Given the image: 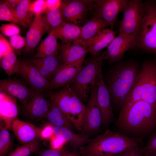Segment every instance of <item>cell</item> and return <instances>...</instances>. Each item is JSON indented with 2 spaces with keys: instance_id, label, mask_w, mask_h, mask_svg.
<instances>
[{
  "instance_id": "41",
  "label": "cell",
  "mask_w": 156,
  "mask_h": 156,
  "mask_svg": "<svg viewBox=\"0 0 156 156\" xmlns=\"http://www.w3.org/2000/svg\"><path fill=\"white\" fill-rule=\"evenodd\" d=\"M53 134V127L50 125H47L42 130L41 138L45 139H48L51 137Z\"/></svg>"
},
{
  "instance_id": "18",
  "label": "cell",
  "mask_w": 156,
  "mask_h": 156,
  "mask_svg": "<svg viewBox=\"0 0 156 156\" xmlns=\"http://www.w3.org/2000/svg\"><path fill=\"white\" fill-rule=\"evenodd\" d=\"M84 60L64 65L60 68L49 81L51 89L64 86L69 83L81 69Z\"/></svg>"
},
{
  "instance_id": "47",
  "label": "cell",
  "mask_w": 156,
  "mask_h": 156,
  "mask_svg": "<svg viewBox=\"0 0 156 156\" xmlns=\"http://www.w3.org/2000/svg\"></svg>"
},
{
  "instance_id": "14",
  "label": "cell",
  "mask_w": 156,
  "mask_h": 156,
  "mask_svg": "<svg viewBox=\"0 0 156 156\" xmlns=\"http://www.w3.org/2000/svg\"><path fill=\"white\" fill-rule=\"evenodd\" d=\"M50 28L44 16L35 15L26 34V44L23 51L27 53L33 51L40 42L42 36L49 32Z\"/></svg>"
},
{
  "instance_id": "20",
  "label": "cell",
  "mask_w": 156,
  "mask_h": 156,
  "mask_svg": "<svg viewBox=\"0 0 156 156\" xmlns=\"http://www.w3.org/2000/svg\"><path fill=\"white\" fill-rule=\"evenodd\" d=\"M11 129L19 142L23 145L38 140L41 137V129L18 118L14 121Z\"/></svg>"
},
{
  "instance_id": "17",
  "label": "cell",
  "mask_w": 156,
  "mask_h": 156,
  "mask_svg": "<svg viewBox=\"0 0 156 156\" xmlns=\"http://www.w3.org/2000/svg\"><path fill=\"white\" fill-rule=\"evenodd\" d=\"M90 1H62L60 8L64 22L76 25L83 19L87 11L86 4Z\"/></svg>"
},
{
  "instance_id": "3",
  "label": "cell",
  "mask_w": 156,
  "mask_h": 156,
  "mask_svg": "<svg viewBox=\"0 0 156 156\" xmlns=\"http://www.w3.org/2000/svg\"><path fill=\"white\" fill-rule=\"evenodd\" d=\"M141 139L129 137L107 129L101 134L80 147L81 156H115L139 147Z\"/></svg>"
},
{
  "instance_id": "10",
  "label": "cell",
  "mask_w": 156,
  "mask_h": 156,
  "mask_svg": "<svg viewBox=\"0 0 156 156\" xmlns=\"http://www.w3.org/2000/svg\"><path fill=\"white\" fill-rule=\"evenodd\" d=\"M127 0H105L94 1L92 6L96 11V14L107 23L112 28L117 17L127 5Z\"/></svg>"
},
{
  "instance_id": "43",
  "label": "cell",
  "mask_w": 156,
  "mask_h": 156,
  "mask_svg": "<svg viewBox=\"0 0 156 156\" xmlns=\"http://www.w3.org/2000/svg\"><path fill=\"white\" fill-rule=\"evenodd\" d=\"M64 142V141L55 135L54 136L51 137V144L52 149H59V148L62 145Z\"/></svg>"
},
{
  "instance_id": "15",
  "label": "cell",
  "mask_w": 156,
  "mask_h": 156,
  "mask_svg": "<svg viewBox=\"0 0 156 156\" xmlns=\"http://www.w3.org/2000/svg\"><path fill=\"white\" fill-rule=\"evenodd\" d=\"M0 91L17 98L22 104L38 92L32 90L18 80L10 78L0 80Z\"/></svg>"
},
{
  "instance_id": "44",
  "label": "cell",
  "mask_w": 156,
  "mask_h": 156,
  "mask_svg": "<svg viewBox=\"0 0 156 156\" xmlns=\"http://www.w3.org/2000/svg\"><path fill=\"white\" fill-rule=\"evenodd\" d=\"M21 1V0H4L3 1L15 14L16 8Z\"/></svg>"
},
{
  "instance_id": "35",
  "label": "cell",
  "mask_w": 156,
  "mask_h": 156,
  "mask_svg": "<svg viewBox=\"0 0 156 156\" xmlns=\"http://www.w3.org/2000/svg\"><path fill=\"white\" fill-rule=\"evenodd\" d=\"M141 149L143 156H156V131L150 135L146 144Z\"/></svg>"
},
{
  "instance_id": "31",
  "label": "cell",
  "mask_w": 156,
  "mask_h": 156,
  "mask_svg": "<svg viewBox=\"0 0 156 156\" xmlns=\"http://www.w3.org/2000/svg\"><path fill=\"white\" fill-rule=\"evenodd\" d=\"M45 12L44 16L50 28L49 33L59 27L64 22L60 9H47Z\"/></svg>"
},
{
  "instance_id": "46",
  "label": "cell",
  "mask_w": 156,
  "mask_h": 156,
  "mask_svg": "<svg viewBox=\"0 0 156 156\" xmlns=\"http://www.w3.org/2000/svg\"></svg>"
},
{
  "instance_id": "29",
  "label": "cell",
  "mask_w": 156,
  "mask_h": 156,
  "mask_svg": "<svg viewBox=\"0 0 156 156\" xmlns=\"http://www.w3.org/2000/svg\"><path fill=\"white\" fill-rule=\"evenodd\" d=\"M31 1L29 0H21L15 11V15L18 24L25 27H29L34 18V14L29 10Z\"/></svg>"
},
{
  "instance_id": "13",
  "label": "cell",
  "mask_w": 156,
  "mask_h": 156,
  "mask_svg": "<svg viewBox=\"0 0 156 156\" xmlns=\"http://www.w3.org/2000/svg\"><path fill=\"white\" fill-rule=\"evenodd\" d=\"M97 88L98 85L96 79L86 107L84 125L82 130L84 133L95 131L102 125L101 115L97 99Z\"/></svg>"
},
{
  "instance_id": "39",
  "label": "cell",
  "mask_w": 156,
  "mask_h": 156,
  "mask_svg": "<svg viewBox=\"0 0 156 156\" xmlns=\"http://www.w3.org/2000/svg\"><path fill=\"white\" fill-rule=\"evenodd\" d=\"M42 156H81L77 152H71L65 150L51 149L44 151Z\"/></svg>"
},
{
  "instance_id": "42",
  "label": "cell",
  "mask_w": 156,
  "mask_h": 156,
  "mask_svg": "<svg viewBox=\"0 0 156 156\" xmlns=\"http://www.w3.org/2000/svg\"><path fill=\"white\" fill-rule=\"evenodd\" d=\"M47 9H60L62 1L60 0H46Z\"/></svg>"
},
{
  "instance_id": "38",
  "label": "cell",
  "mask_w": 156,
  "mask_h": 156,
  "mask_svg": "<svg viewBox=\"0 0 156 156\" xmlns=\"http://www.w3.org/2000/svg\"><path fill=\"white\" fill-rule=\"evenodd\" d=\"M47 10L46 0H37L31 3L29 10L35 15L41 14Z\"/></svg>"
},
{
  "instance_id": "34",
  "label": "cell",
  "mask_w": 156,
  "mask_h": 156,
  "mask_svg": "<svg viewBox=\"0 0 156 156\" xmlns=\"http://www.w3.org/2000/svg\"><path fill=\"white\" fill-rule=\"evenodd\" d=\"M0 21L18 24L15 13L2 1L0 2Z\"/></svg>"
},
{
  "instance_id": "1",
  "label": "cell",
  "mask_w": 156,
  "mask_h": 156,
  "mask_svg": "<svg viewBox=\"0 0 156 156\" xmlns=\"http://www.w3.org/2000/svg\"><path fill=\"white\" fill-rule=\"evenodd\" d=\"M120 133L141 139L156 129V105L141 100L123 106L116 121Z\"/></svg>"
},
{
  "instance_id": "23",
  "label": "cell",
  "mask_w": 156,
  "mask_h": 156,
  "mask_svg": "<svg viewBox=\"0 0 156 156\" xmlns=\"http://www.w3.org/2000/svg\"><path fill=\"white\" fill-rule=\"evenodd\" d=\"M30 61L40 73L48 80L52 78L62 64L56 55L36 58Z\"/></svg>"
},
{
  "instance_id": "26",
  "label": "cell",
  "mask_w": 156,
  "mask_h": 156,
  "mask_svg": "<svg viewBox=\"0 0 156 156\" xmlns=\"http://www.w3.org/2000/svg\"><path fill=\"white\" fill-rule=\"evenodd\" d=\"M109 26L107 23L95 14L81 27V35L78 39L87 40Z\"/></svg>"
},
{
  "instance_id": "9",
  "label": "cell",
  "mask_w": 156,
  "mask_h": 156,
  "mask_svg": "<svg viewBox=\"0 0 156 156\" xmlns=\"http://www.w3.org/2000/svg\"><path fill=\"white\" fill-rule=\"evenodd\" d=\"M20 75L32 90L41 93L51 89L49 81L39 72L30 61L19 60Z\"/></svg>"
},
{
  "instance_id": "19",
  "label": "cell",
  "mask_w": 156,
  "mask_h": 156,
  "mask_svg": "<svg viewBox=\"0 0 156 156\" xmlns=\"http://www.w3.org/2000/svg\"><path fill=\"white\" fill-rule=\"evenodd\" d=\"M24 113L33 119L45 117L49 109L50 102L38 92L22 104Z\"/></svg>"
},
{
  "instance_id": "27",
  "label": "cell",
  "mask_w": 156,
  "mask_h": 156,
  "mask_svg": "<svg viewBox=\"0 0 156 156\" xmlns=\"http://www.w3.org/2000/svg\"><path fill=\"white\" fill-rule=\"evenodd\" d=\"M57 40L54 36L49 33L38 47L35 58L57 55L60 51V47Z\"/></svg>"
},
{
  "instance_id": "8",
  "label": "cell",
  "mask_w": 156,
  "mask_h": 156,
  "mask_svg": "<svg viewBox=\"0 0 156 156\" xmlns=\"http://www.w3.org/2000/svg\"><path fill=\"white\" fill-rule=\"evenodd\" d=\"M144 14V3L142 0L129 1L123 10L119 34L126 36H136L142 27Z\"/></svg>"
},
{
  "instance_id": "21",
  "label": "cell",
  "mask_w": 156,
  "mask_h": 156,
  "mask_svg": "<svg viewBox=\"0 0 156 156\" xmlns=\"http://www.w3.org/2000/svg\"><path fill=\"white\" fill-rule=\"evenodd\" d=\"M18 113L16 99L6 93H0V117L7 129H11Z\"/></svg>"
},
{
  "instance_id": "24",
  "label": "cell",
  "mask_w": 156,
  "mask_h": 156,
  "mask_svg": "<svg viewBox=\"0 0 156 156\" xmlns=\"http://www.w3.org/2000/svg\"><path fill=\"white\" fill-rule=\"evenodd\" d=\"M54 134L59 138L68 143L75 150H77L90 142V139L86 135H78L66 127L54 126L53 127Z\"/></svg>"
},
{
  "instance_id": "33",
  "label": "cell",
  "mask_w": 156,
  "mask_h": 156,
  "mask_svg": "<svg viewBox=\"0 0 156 156\" xmlns=\"http://www.w3.org/2000/svg\"><path fill=\"white\" fill-rule=\"evenodd\" d=\"M10 133L5 128H1L0 131V156H4L10 148L11 144Z\"/></svg>"
},
{
  "instance_id": "30",
  "label": "cell",
  "mask_w": 156,
  "mask_h": 156,
  "mask_svg": "<svg viewBox=\"0 0 156 156\" xmlns=\"http://www.w3.org/2000/svg\"><path fill=\"white\" fill-rule=\"evenodd\" d=\"M1 66L9 77L15 73H18L20 65L14 51L0 59Z\"/></svg>"
},
{
  "instance_id": "28",
  "label": "cell",
  "mask_w": 156,
  "mask_h": 156,
  "mask_svg": "<svg viewBox=\"0 0 156 156\" xmlns=\"http://www.w3.org/2000/svg\"><path fill=\"white\" fill-rule=\"evenodd\" d=\"M45 118L54 126L64 127L70 129L73 125L66 116L51 101L49 109Z\"/></svg>"
},
{
  "instance_id": "16",
  "label": "cell",
  "mask_w": 156,
  "mask_h": 156,
  "mask_svg": "<svg viewBox=\"0 0 156 156\" xmlns=\"http://www.w3.org/2000/svg\"><path fill=\"white\" fill-rule=\"evenodd\" d=\"M116 33L112 29L105 28L87 40L77 39L73 43L80 44L87 49L89 53L95 58L98 52L107 47L114 39Z\"/></svg>"
},
{
  "instance_id": "2",
  "label": "cell",
  "mask_w": 156,
  "mask_h": 156,
  "mask_svg": "<svg viewBox=\"0 0 156 156\" xmlns=\"http://www.w3.org/2000/svg\"><path fill=\"white\" fill-rule=\"evenodd\" d=\"M138 64L129 60L121 62L108 71L105 85L110 100L121 109L130 94L140 71Z\"/></svg>"
},
{
  "instance_id": "5",
  "label": "cell",
  "mask_w": 156,
  "mask_h": 156,
  "mask_svg": "<svg viewBox=\"0 0 156 156\" xmlns=\"http://www.w3.org/2000/svg\"><path fill=\"white\" fill-rule=\"evenodd\" d=\"M49 96L51 101L66 116L75 128L82 131L87 107L68 84L58 91L49 92Z\"/></svg>"
},
{
  "instance_id": "32",
  "label": "cell",
  "mask_w": 156,
  "mask_h": 156,
  "mask_svg": "<svg viewBox=\"0 0 156 156\" xmlns=\"http://www.w3.org/2000/svg\"><path fill=\"white\" fill-rule=\"evenodd\" d=\"M38 140L23 144L16 149L9 156H28L39 148Z\"/></svg>"
},
{
  "instance_id": "7",
  "label": "cell",
  "mask_w": 156,
  "mask_h": 156,
  "mask_svg": "<svg viewBox=\"0 0 156 156\" xmlns=\"http://www.w3.org/2000/svg\"><path fill=\"white\" fill-rule=\"evenodd\" d=\"M104 52L99 57L86 61L76 76L68 84L82 101L88 99L96 81L97 73L102 64Z\"/></svg>"
},
{
  "instance_id": "4",
  "label": "cell",
  "mask_w": 156,
  "mask_h": 156,
  "mask_svg": "<svg viewBox=\"0 0 156 156\" xmlns=\"http://www.w3.org/2000/svg\"><path fill=\"white\" fill-rule=\"evenodd\" d=\"M141 100L156 105V57L143 62L133 88L123 106Z\"/></svg>"
},
{
  "instance_id": "25",
  "label": "cell",
  "mask_w": 156,
  "mask_h": 156,
  "mask_svg": "<svg viewBox=\"0 0 156 156\" xmlns=\"http://www.w3.org/2000/svg\"><path fill=\"white\" fill-rule=\"evenodd\" d=\"M81 27L77 25L65 22L57 28L50 31L57 39L64 43H72L79 38Z\"/></svg>"
},
{
  "instance_id": "36",
  "label": "cell",
  "mask_w": 156,
  "mask_h": 156,
  "mask_svg": "<svg viewBox=\"0 0 156 156\" xmlns=\"http://www.w3.org/2000/svg\"><path fill=\"white\" fill-rule=\"evenodd\" d=\"M0 30L3 34L10 37L19 34L21 31L20 28L13 23L8 24H2Z\"/></svg>"
},
{
  "instance_id": "12",
  "label": "cell",
  "mask_w": 156,
  "mask_h": 156,
  "mask_svg": "<svg viewBox=\"0 0 156 156\" xmlns=\"http://www.w3.org/2000/svg\"><path fill=\"white\" fill-rule=\"evenodd\" d=\"M136 35L126 36L119 34L107 47L104 52V60L110 63L120 61L129 50L135 47Z\"/></svg>"
},
{
  "instance_id": "37",
  "label": "cell",
  "mask_w": 156,
  "mask_h": 156,
  "mask_svg": "<svg viewBox=\"0 0 156 156\" xmlns=\"http://www.w3.org/2000/svg\"><path fill=\"white\" fill-rule=\"evenodd\" d=\"M10 43L13 50L18 53L26 46V38L20 34L15 35L10 37Z\"/></svg>"
},
{
  "instance_id": "6",
  "label": "cell",
  "mask_w": 156,
  "mask_h": 156,
  "mask_svg": "<svg viewBox=\"0 0 156 156\" xmlns=\"http://www.w3.org/2000/svg\"><path fill=\"white\" fill-rule=\"evenodd\" d=\"M145 14L142 27L136 36L135 47L156 57V2H143Z\"/></svg>"
},
{
  "instance_id": "11",
  "label": "cell",
  "mask_w": 156,
  "mask_h": 156,
  "mask_svg": "<svg viewBox=\"0 0 156 156\" xmlns=\"http://www.w3.org/2000/svg\"><path fill=\"white\" fill-rule=\"evenodd\" d=\"M102 67V65L99 67L96 78L98 85L97 99L101 115L102 125L105 126L111 122L114 115L110 95L103 76Z\"/></svg>"
},
{
  "instance_id": "22",
  "label": "cell",
  "mask_w": 156,
  "mask_h": 156,
  "mask_svg": "<svg viewBox=\"0 0 156 156\" xmlns=\"http://www.w3.org/2000/svg\"><path fill=\"white\" fill-rule=\"evenodd\" d=\"M59 52L58 57L61 63L66 65L84 60L89 51L80 44L62 42L60 45Z\"/></svg>"
},
{
  "instance_id": "45",
  "label": "cell",
  "mask_w": 156,
  "mask_h": 156,
  "mask_svg": "<svg viewBox=\"0 0 156 156\" xmlns=\"http://www.w3.org/2000/svg\"><path fill=\"white\" fill-rule=\"evenodd\" d=\"M133 149L125 151L118 154L115 156H130L132 151Z\"/></svg>"
},
{
  "instance_id": "40",
  "label": "cell",
  "mask_w": 156,
  "mask_h": 156,
  "mask_svg": "<svg viewBox=\"0 0 156 156\" xmlns=\"http://www.w3.org/2000/svg\"><path fill=\"white\" fill-rule=\"evenodd\" d=\"M14 50L10 43L1 34H0V59Z\"/></svg>"
}]
</instances>
